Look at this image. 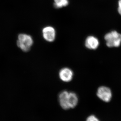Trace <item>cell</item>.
Instances as JSON below:
<instances>
[{"label":"cell","mask_w":121,"mask_h":121,"mask_svg":"<svg viewBox=\"0 0 121 121\" xmlns=\"http://www.w3.org/2000/svg\"><path fill=\"white\" fill-rule=\"evenodd\" d=\"M33 44V40L29 35L21 34L18 35L17 46L23 51L27 52L30 51Z\"/></svg>","instance_id":"2"},{"label":"cell","mask_w":121,"mask_h":121,"mask_svg":"<svg viewBox=\"0 0 121 121\" xmlns=\"http://www.w3.org/2000/svg\"><path fill=\"white\" fill-rule=\"evenodd\" d=\"M118 13L121 16V0H119L118 1Z\"/></svg>","instance_id":"11"},{"label":"cell","mask_w":121,"mask_h":121,"mask_svg":"<svg viewBox=\"0 0 121 121\" xmlns=\"http://www.w3.org/2000/svg\"><path fill=\"white\" fill-rule=\"evenodd\" d=\"M59 75L60 78L62 81L65 82H68L72 80L73 73L69 68H64L60 70Z\"/></svg>","instance_id":"5"},{"label":"cell","mask_w":121,"mask_h":121,"mask_svg":"<svg viewBox=\"0 0 121 121\" xmlns=\"http://www.w3.org/2000/svg\"><path fill=\"white\" fill-rule=\"evenodd\" d=\"M43 36L46 41L52 42L56 38L55 30L54 28L51 26L45 27L43 30Z\"/></svg>","instance_id":"4"},{"label":"cell","mask_w":121,"mask_h":121,"mask_svg":"<svg viewBox=\"0 0 121 121\" xmlns=\"http://www.w3.org/2000/svg\"><path fill=\"white\" fill-rule=\"evenodd\" d=\"M97 95L99 99L105 102H109L112 97V93L110 88L105 86L99 87L98 89Z\"/></svg>","instance_id":"3"},{"label":"cell","mask_w":121,"mask_h":121,"mask_svg":"<svg viewBox=\"0 0 121 121\" xmlns=\"http://www.w3.org/2000/svg\"><path fill=\"white\" fill-rule=\"evenodd\" d=\"M68 0H54V6L56 8L66 7L68 4Z\"/></svg>","instance_id":"9"},{"label":"cell","mask_w":121,"mask_h":121,"mask_svg":"<svg viewBox=\"0 0 121 121\" xmlns=\"http://www.w3.org/2000/svg\"><path fill=\"white\" fill-rule=\"evenodd\" d=\"M107 46L109 48L118 47L121 43V34L117 31H111L104 36Z\"/></svg>","instance_id":"1"},{"label":"cell","mask_w":121,"mask_h":121,"mask_svg":"<svg viewBox=\"0 0 121 121\" xmlns=\"http://www.w3.org/2000/svg\"><path fill=\"white\" fill-rule=\"evenodd\" d=\"M86 121H100L98 118L94 115H91L87 118Z\"/></svg>","instance_id":"10"},{"label":"cell","mask_w":121,"mask_h":121,"mask_svg":"<svg viewBox=\"0 0 121 121\" xmlns=\"http://www.w3.org/2000/svg\"><path fill=\"white\" fill-rule=\"evenodd\" d=\"M99 43L98 39L93 36H88L85 41L86 47L90 50H95L97 49L99 46Z\"/></svg>","instance_id":"6"},{"label":"cell","mask_w":121,"mask_h":121,"mask_svg":"<svg viewBox=\"0 0 121 121\" xmlns=\"http://www.w3.org/2000/svg\"><path fill=\"white\" fill-rule=\"evenodd\" d=\"M78 98L75 93L70 92L68 96V104L70 109L75 108L78 103Z\"/></svg>","instance_id":"8"},{"label":"cell","mask_w":121,"mask_h":121,"mask_svg":"<svg viewBox=\"0 0 121 121\" xmlns=\"http://www.w3.org/2000/svg\"><path fill=\"white\" fill-rule=\"evenodd\" d=\"M69 92L64 91L61 92L59 95V101L61 107L64 110L70 109L68 102Z\"/></svg>","instance_id":"7"}]
</instances>
